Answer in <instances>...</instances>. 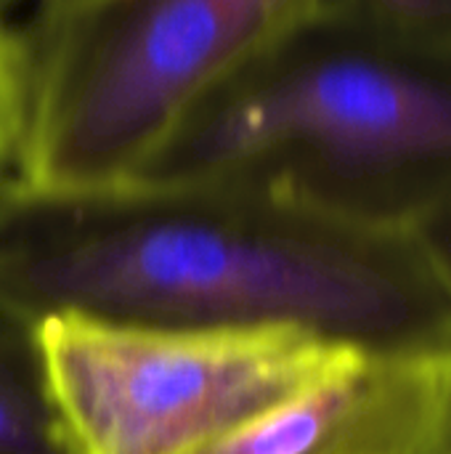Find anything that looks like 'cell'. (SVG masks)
<instances>
[{"label":"cell","mask_w":451,"mask_h":454,"mask_svg":"<svg viewBox=\"0 0 451 454\" xmlns=\"http://www.w3.org/2000/svg\"><path fill=\"white\" fill-rule=\"evenodd\" d=\"M0 306L189 330H303L362 348L451 346V282L417 231L239 181L0 186Z\"/></svg>","instance_id":"1"},{"label":"cell","mask_w":451,"mask_h":454,"mask_svg":"<svg viewBox=\"0 0 451 454\" xmlns=\"http://www.w3.org/2000/svg\"><path fill=\"white\" fill-rule=\"evenodd\" d=\"M136 181H239L415 231L451 202V37L327 0L213 88Z\"/></svg>","instance_id":"2"},{"label":"cell","mask_w":451,"mask_h":454,"mask_svg":"<svg viewBox=\"0 0 451 454\" xmlns=\"http://www.w3.org/2000/svg\"><path fill=\"white\" fill-rule=\"evenodd\" d=\"M327 0H40L16 29V181L130 184L226 77Z\"/></svg>","instance_id":"3"},{"label":"cell","mask_w":451,"mask_h":454,"mask_svg":"<svg viewBox=\"0 0 451 454\" xmlns=\"http://www.w3.org/2000/svg\"><path fill=\"white\" fill-rule=\"evenodd\" d=\"M77 454H191L263 418L362 346L303 330H189L51 317L37 325Z\"/></svg>","instance_id":"4"},{"label":"cell","mask_w":451,"mask_h":454,"mask_svg":"<svg viewBox=\"0 0 451 454\" xmlns=\"http://www.w3.org/2000/svg\"><path fill=\"white\" fill-rule=\"evenodd\" d=\"M451 394V346L362 348L338 372L191 454H425Z\"/></svg>","instance_id":"5"},{"label":"cell","mask_w":451,"mask_h":454,"mask_svg":"<svg viewBox=\"0 0 451 454\" xmlns=\"http://www.w3.org/2000/svg\"><path fill=\"white\" fill-rule=\"evenodd\" d=\"M0 454H77L37 325L0 306Z\"/></svg>","instance_id":"6"},{"label":"cell","mask_w":451,"mask_h":454,"mask_svg":"<svg viewBox=\"0 0 451 454\" xmlns=\"http://www.w3.org/2000/svg\"><path fill=\"white\" fill-rule=\"evenodd\" d=\"M351 13L391 32L451 37V0H338Z\"/></svg>","instance_id":"7"},{"label":"cell","mask_w":451,"mask_h":454,"mask_svg":"<svg viewBox=\"0 0 451 454\" xmlns=\"http://www.w3.org/2000/svg\"><path fill=\"white\" fill-rule=\"evenodd\" d=\"M21 136V61L16 32L0 16V186L11 178Z\"/></svg>","instance_id":"8"},{"label":"cell","mask_w":451,"mask_h":454,"mask_svg":"<svg viewBox=\"0 0 451 454\" xmlns=\"http://www.w3.org/2000/svg\"><path fill=\"white\" fill-rule=\"evenodd\" d=\"M415 231L420 234V239L425 242V247L431 250V255L451 282V202L428 215Z\"/></svg>","instance_id":"9"},{"label":"cell","mask_w":451,"mask_h":454,"mask_svg":"<svg viewBox=\"0 0 451 454\" xmlns=\"http://www.w3.org/2000/svg\"><path fill=\"white\" fill-rule=\"evenodd\" d=\"M425 454H451V394L447 399V407L441 412V420H439V428L433 434V442L428 447Z\"/></svg>","instance_id":"10"},{"label":"cell","mask_w":451,"mask_h":454,"mask_svg":"<svg viewBox=\"0 0 451 454\" xmlns=\"http://www.w3.org/2000/svg\"><path fill=\"white\" fill-rule=\"evenodd\" d=\"M19 3H24V0H0V16L8 11V8H13V5H19Z\"/></svg>","instance_id":"11"}]
</instances>
